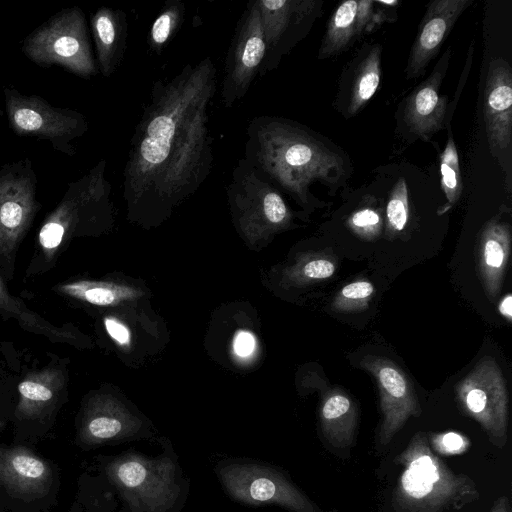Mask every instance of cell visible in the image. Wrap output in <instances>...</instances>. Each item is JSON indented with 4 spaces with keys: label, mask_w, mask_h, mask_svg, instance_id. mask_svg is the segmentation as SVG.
I'll return each instance as SVG.
<instances>
[{
    "label": "cell",
    "mask_w": 512,
    "mask_h": 512,
    "mask_svg": "<svg viewBox=\"0 0 512 512\" xmlns=\"http://www.w3.org/2000/svg\"><path fill=\"white\" fill-rule=\"evenodd\" d=\"M381 46L375 45L363 59L352 86L348 113L356 114L376 93L381 79Z\"/></svg>",
    "instance_id": "cb8c5ba5"
},
{
    "label": "cell",
    "mask_w": 512,
    "mask_h": 512,
    "mask_svg": "<svg viewBox=\"0 0 512 512\" xmlns=\"http://www.w3.org/2000/svg\"><path fill=\"white\" fill-rule=\"evenodd\" d=\"M360 366L374 376L379 389L381 422L378 440L386 446L408 419L421 415V406L406 374L391 360L369 356L360 362Z\"/></svg>",
    "instance_id": "7c38bea8"
},
{
    "label": "cell",
    "mask_w": 512,
    "mask_h": 512,
    "mask_svg": "<svg viewBox=\"0 0 512 512\" xmlns=\"http://www.w3.org/2000/svg\"><path fill=\"white\" fill-rule=\"evenodd\" d=\"M186 8L181 0H167L153 21L147 43L151 51L161 55L181 28Z\"/></svg>",
    "instance_id": "d4e9b609"
},
{
    "label": "cell",
    "mask_w": 512,
    "mask_h": 512,
    "mask_svg": "<svg viewBox=\"0 0 512 512\" xmlns=\"http://www.w3.org/2000/svg\"><path fill=\"white\" fill-rule=\"evenodd\" d=\"M374 293L373 284L364 279L353 281L334 297L331 308L336 312H356L366 309Z\"/></svg>",
    "instance_id": "f1b7e54d"
},
{
    "label": "cell",
    "mask_w": 512,
    "mask_h": 512,
    "mask_svg": "<svg viewBox=\"0 0 512 512\" xmlns=\"http://www.w3.org/2000/svg\"><path fill=\"white\" fill-rule=\"evenodd\" d=\"M5 109L11 130L20 137L48 141L68 156L76 153L72 141L88 130L86 117L72 109L52 106L38 95H25L4 87Z\"/></svg>",
    "instance_id": "52a82bcc"
},
{
    "label": "cell",
    "mask_w": 512,
    "mask_h": 512,
    "mask_svg": "<svg viewBox=\"0 0 512 512\" xmlns=\"http://www.w3.org/2000/svg\"><path fill=\"white\" fill-rule=\"evenodd\" d=\"M216 90L210 56L153 82L123 171L131 212L166 214L207 180L214 164L209 108Z\"/></svg>",
    "instance_id": "6da1fadb"
},
{
    "label": "cell",
    "mask_w": 512,
    "mask_h": 512,
    "mask_svg": "<svg viewBox=\"0 0 512 512\" xmlns=\"http://www.w3.org/2000/svg\"><path fill=\"white\" fill-rule=\"evenodd\" d=\"M484 120L491 153L503 167L512 136V71L502 58L492 59L484 89Z\"/></svg>",
    "instance_id": "4fadbf2b"
},
{
    "label": "cell",
    "mask_w": 512,
    "mask_h": 512,
    "mask_svg": "<svg viewBox=\"0 0 512 512\" xmlns=\"http://www.w3.org/2000/svg\"><path fill=\"white\" fill-rule=\"evenodd\" d=\"M57 291L63 295L98 306L113 305L128 297V289L112 283L74 281L60 284Z\"/></svg>",
    "instance_id": "484cf974"
},
{
    "label": "cell",
    "mask_w": 512,
    "mask_h": 512,
    "mask_svg": "<svg viewBox=\"0 0 512 512\" xmlns=\"http://www.w3.org/2000/svg\"><path fill=\"white\" fill-rule=\"evenodd\" d=\"M429 447L440 456L464 454L471 447L470 439L458 431H443L427 434Z\"/></svg>",
    "instance_id": "4dcf8cb0"
},
{
    "label": "cell",
    "mask_w": 512,
    "mask_h": 512,
    "mask_svg": "<svg viewBox=\"0 0 512 512\" xmlns=\"http://www.w3.org/2000/svg\"><path fill=\"white\" fill-rule=\"evenodd\" d=\"M53 480L50 465L25 447H0V483L14 496L45 495Z\"/></svg>",
    "instance_id": "e0dca14e"
},
{
    "label": "cell",
    "mask_w": 512,
    "mask_h": 512,
    "mask_svg": "<svg viewBox=\"0 0 512 512\" xmlns=\"http://www.w3.org/2000/svg\"><path fill=\"white\" fill-rule=\"evenodd\" d=\"M394 463L402 467L392 494L395 512L460 510L480 498L474 480L451 470L431 450L423 431L411 437Z\"/></svg>",
    "instance_id": "277c9868"
},
{
    "label": "cell",
    "mask_w": 512,
    "mask_h": 512,
    "mask_svg": "<svg viewBox=\"0 0 512 512\" xmlns=\"http://www.w3.org/2000/svg\"><path fill=\"white\" fill-rule=\"evenodd\" d=\"M213 471L223 491L245 506H278L288 512H322L281 468L250 458L229 457Z\"/></svg>",
    "instance_id": "5b68a950"
},
{
    "label": "cell",
    "mask_w": 512,
    "mask_h": 512,
    "mask_svg": "<svg viewBox=\"0 0 512 512\" xmlns=\"http://www.w3.org/2000/svg\"><path fill=\"white\" fill-rule=\"evenodd\" d=\"M359 1L348 0L333 12L323 37L319 58L324 59L341 52L356 36L360 35L358 23Z\"/></svg>",
    "instance_id": "603a6c76"
},
{
    "label": "cell",
    "mask_w": 512,
    "mask_h": 512,
    "mask_svg": "<svg viewBox=\"0 0 512 512\" xmlns=\"http://www.w3.org/2000/svg\"><path fill=\"white\" fill-rule=\"evenodd\" d=\"M160 452L127 450L101 461V474L119 498V512H181L190 480L168 438L158 439Z\"/></svg>",
    "instance_id": "3957f363"
},
{
    "label": "cell",
    "mask_w": 512,
    "mask_h": 512,
    "mask_svg": "<svg viewBox=\"0 0 512 512\" xmlns=\"http://www.w3.org/2000/svg\"><path fill=\"white\" fill-rule=\"evenodd\" d=\"M319 417L323 437L330 447L348 450L355 445L358 410L346 393L339 389L326 391Z\"/></svg>",
    "instance_id": "44dd1931"
},
{
    "label": "cell",
    "mask_w": 512,
    "mask_h": 512,
    "mask_svg": "<svg viewBox=\"0 0 512 512\" xmlns=\"http://www.w3.org/2000/svg\"><path fill=\"white\" fill-rule=\"evenodd\" d=\"M511 248L507 223L493 218L480 234L477 246L478 270L486 295L492 301L500 292Z\"/></svg>",
    "instance_id": "ffe728a7"
},
{
    "label": "cell",
    "mask_w": 512,
    "mask_h": 512,
    "mask_svg": "<svg viewBox=\"0 0 512 512\" xmlns=\"http://www.w3.org/2000/svg\"><path fill=\"white\" fill-rule=\"evenodd\" d=\"M347 225L357 236L373 240L380 234L383 221L377 209L365 206L355 210L349 216Z\"/></svg>",
    "instance_id": "1f68e13d"
},
{
    "label": "cell",
    "mask_w": 512,
    "mask_h": 512,
    "mask_svg": "<svg viewBox=\"0 0 512 512\" xmlns=\"http://www.w3.org/2000/svg\"><path fill=\"white\" fill-rule=\"evenodd\" d=\"M314 4L305 0H258L266 42L260 76L278 66L282 56L296 41L298 29L312 13Z\"/></svg>",
    "instance_id": "5bb4252c"
},
{
    "label": "cell",
    "mask_w": 512,
    "mask_h": 512,
    "mask_svg": "<svg viewBox=\"0 0 512 512\" xmlns=\"http://www.w3.org/2000/svg\"><path fill=\"white\" fill-rule=\"evenodd\" d=\"M37 184L27 157L0 167V253L5 256L15 251L41 208Z\"/></svg>",
    "instance_id": "30bf717a"
},
{
    "label": "cell",
    "mask_w": 512,
    "mask_h": 512,
    "mask_svg": "<svg viewBox=\"0 0 512 512\" xmlns=\"http://www.w3.org/2000/svg\"><path fill=\"white\" fill-rule=\"evenodd\" d=\"M105 328L108 334L118 343L126 345L130 341V333L128 328L120 321L114 318H105Z\"/></svg>",
    "instance_id": "836d02e7"
},
{
    "label": "cell",
    "mask_w": 512,
    "mask_h": 512,
    "mask_svg": "<svg viewBox=\"0 0 512 512\" xmlns=\"http://www.w3.org/2000/svg\"><path fill=\"white\" fill-rule=\"evenodd\" d=\"M227 197L242 220L258 221L272 227L286 225L291 211L280 190L244 157L232 170Z\"/></svg>",
    "instance_id": "8fae6325"
},
{
    "label": "cell",
    "mask_w": 512,
    "mask_h": 512,
    "mask_svg": "<svg viewBox=\"0 0 512 512\" xmlns=\"http://www.w3.org/2000/svg\"><path fill=\"white\" fill-rule=\"evenodd\" d=\"M0 311L9 314L18 319V321L28 330L41 333L51 339L67 341L68 333L50 323L46 322L38 315L29 311L25 305L13 298L7 291L4 282L0 277Z\"/></svg>",
    "instance_id": "83f0119b"
},
{
    "label": "cell",
    "mask_w": 512,
    "mask_h": 512,
    "mask_svg": "<svg viewBox=\"0 0 512 512\" xmlns=\"http://www.w3.org/2000/svg\"><path fill=\"white\" fill-rule=\"evenodd\" d=\"M24 55L41 67L60 66L81 78L98 74L86 17L78 6L64 8L24 38Z\"/></svg>",
    "instance_id": "8992f818"
},
{
    "label": "cell",
    "mask_w": 512,
    "mask_h": 512,
    "mask_svg": "<svg viewBox=\"0 0 512 512\" xmlns=\"http://www.w3.org/2000/svg\"><path fill=\"white\" fill-rule=\"evenodd\" d=\"M255 341L252 334L246 331L238 333L235 338V352L240 356H247L254 350Z\"/></svg>",
    "instance_id": "e575fe53"
},
{
    "label": "cell",
    "mask_w": 512,
    "mask_h": 512,
    "mask_svg": "<svg viewBox=\"0 0 512 512\" xmlns=\"http://www.w3.org/2000/svg\"><path fill=\"white\" fill-rule=\"evenodd\" d=\"M455 394L463 413L483 428L491 444L504 448L508 438V394L497 363L483 358L455 386Z\"/></svg>",
    "instance_id": "ba28073f"
},
{
    "label": "cell",
    "mask_w": 512,
    "mask_h": 512,
    "mask_svg": "<svg viewBox=\"0 0 512 512\" xmlns=\"http://www.w3.org/2000/svg\"><path fill=\"white\" fill-rule=\"evenodd\" d=\"M489 512H511L510 500L506 495L499 496L492 504Z\"/></svg>",
    "instance_id": "d590c367"
},
{
    "label": "cell",
    "mask_w": 512,
    "mask_h": 512,
    "mask_svg": "<svg viewBox=\"0 0 512 512\" xmlns=\"http://www.w3.org/2000/svg\"><path fill=\"white\" fill-rule=\"evenodd\" d=\"M64 383L63 373L56 369L28 375L18 384V418L34 419L43 414L56 401Z\"/></svg>",
    "instance_id": "7402d4cb"
},
{
    "label": "cell",
    "mask_w": 512,
    "mask_h": 512,
    "mask_svg": "<svg viewBox=\"0 0 512 512\" xmlns=\"http://www.w3.org/2000/svg\"><path fill=\"white\" fill-rule=\"evenodd\" d=\"M266 55V42L258 0L249 1L237 22L224 65L221 100L232 108L244 98L259 74Z\"/></svg>",
    "instance_id": "9c48e42d"
},
{
    "label": "cell",
    "mask_w": 512,
    "mask_h": 512,
    "mask_svg": "<svg viewBox=\"0 0 512 512\" xmlns=\"http://www.w3.org/2000/svg\"><path fill=\"white\" fill-rule=\"evenodd\" d=\"M90 25L98 70L104 77H111L121 66L126 51V13L121 9L101 6L91 15Z\"/></svg>",
    "instance_id": "d6986e66"
},
{
    "label": "cell",
    "mask_w": 512,
    "mask_h": 512,
    "mask_svg": "<svg viewBox=\"0 0 512 512\" xmlns=\"http://www.w3.org/2000/svg\"><path fill=\"white\" fill-rule=\"evenodd\" d=\"M441 188L446 197V203L439 208L438 214L451 209L459 200L462 192L458 151L449 130V137L440 156Z\"/></svg>",
    "instance_id": "4316f807"
},
{
    "label": "cell",
    "mask_w": 512,
    "mask_h": 512,
    "mask_svg": "<svg viewBox=\"0 0 512 512\" xmlns=\"http://www.w3.org/2000/svg\"><path fill=\"white\" fill-rule=\"evenodd\" d=\"M473 0H435L428 4L406 67L408 79L418 78L438 53L459 16Z\"/></svg>",
    "instance_id": "9a60e30c"
},
{
    "label": "cell",
    "mask_w": 512,
    "mask_h": 512,
    "mask_svg": "<svg viewBox=\"0 0 512 512\" xmlns=\"http://www.w3.org/2000/svg\"><path fill=\"white\" fill-rule=\"evenodd\" d=\"M152 436L153 432L140 418L100 403L86 410L78 429L79 442L88 448L118 445Z\"/></svg>",
    "instance_id": "2e32d148"
},
{
    "label": "cell",
    "mask_w": 512,
    "mask_h": 512,
    "mask_svg": "<svg viewBox=\"0 0 512 512\" xmlns=\"http://www.w3.org/2000/svg\"><path fill=\"white\" fill-rule=\"evenodd\" d=\"M451 49L445 51L433 73L410 95L405 107V120L410 129L423 139L440 130L446 114L447 99L439 95Z\"/></svg>",
    "instance_id": "ac0fdd59"
},
{
    "label": "cell",
    "mask_w": 512,
    "mask_h": 512,
    "mask_svg": "<svg viewBox=\"0 0 512 512\" xmlns=\"http://www.w3.org/2000/svg\"><path fill=\"white\" fill-rule=\"evenodd\" d=\"M499 311L503 317L508 321H511L512 316V298L510 294H507L499 304Z\"/></svg>",
    "instance_id": "8d00e7d4"
},
{
    "label": "cell",
    "mask_w": 512,
    "mask_h": 512,
    "mask_svg": "<svg viewBox=\"0 0 512 512\" xmlns=\"http://www.w3.org/2000/svg\"><path fill=\"white\" fill-rule=\"evenodd\" d=\"M409 217L408 189L404 178H399L386 205V233L392 237L403 231Z\"/></svg>",
    "instance_id": "f546056e"
},
{
    "label": "cell",
    "mask_w": 512,
    "mask_h": 512,
    "mask_svg": "<svg viewBox=\"0 0 512 512\" xmlns=\"http://www.w3.org/2000/svg\"><path fill=\"white\" fill-rule=\"evenodd\" d=\"M244 158L279 190L301 205L310 202L315 181L336 184L343 159L298 123L278 116H257L246 128Z\"/></svg>",
    "instance_id": "7a4b0ae2"
},
{
    "label": "cell",
    "mask_w": 512,
    "mask_h": 512,
    "mask_svg": "<svg viewBox=\"0 0 512 512\" xmlns=\"http://www.w3.org/2000/svg\"><path fill=\"white\" fill-rule=\"evenodd\" d=\"M335 271V259L324 253L307 259L300 267V276L307 281H320L330 278Z\"/></svg>",
    "instance_id": "d6a6232c"
}]
</instances>
